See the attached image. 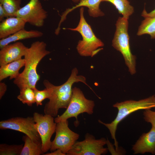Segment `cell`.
<instances>
[{
	"label": "cell",
	"mask_w": 155,
	"mask_h": 155,
	"mask_svg": "<svg viewBox=\"0 0 155 155\" xmlns=\"http://www.w3.org/2000/svg\"><path fill=\"white\" fill-rule=\"evenodd\" d=\"M78 69L75 67L73 68L67 81L58 86L53 85L47 80H44L43 84L49 90L51 94L49 101L46 104L44 108V114L56 117L60 109L67 108L72 97V86L74 83L82 82L91 89L87 84L85 77L78 75Z\"/></svg>",
	"instance_id": "obj_1"
},
{
	"label": "cell",
	"mask_w": 155,
	"mask_h": 155,
	"mask_svg": "<svg viewBox=\"0 0 155 155\" xmlns=\"http://www.w3.org/2000/svg\"><path fill=\"white\" fill-rule=\"evenodd\" d=\"M46 46L44 42L36 41L28 48L24 56V69L13 81L19 89L26 87L36 88V83L40 79L36 71L37 66L41 60L50 53L46 49Z\"/></svg>",
	"instance_id": "obj_2"
},
{
	"label": "cell",
	"mask_w": 155,
	"mask_h": 155,
	"mask_svg": "<svg viewBox=\"0 0 155 155\" xmlns=\"http://www.w3.org/2000/svg\"><path fill=\"white\" fill-rule=\"evenodd\" d=\"M113 106L117 108L118 111L116 117L112 121L106 123L100 120L98 121L109 130L111 138L114 140L116 150L117 151L119 147L115 134L118 124L133 112L140 110L151 109L155 108V96L153 95L138 101L130 100L117 102L113 105Z\"/></svg>",
	"instance_id": "obj_3"
},
{
	"label": "cell",
	"mask_w": 155,
	"mask_h": 155,
	"mask_svg": "<svg viewBox=\"0 0 155 155\" xmlns=\"http://www.w3.org/2000/svg\"><path fill=\"white\" fill-rule=\"evenodd\" d=\"M84 9L81 7L80 10V20L77 26L74 28H63L77 31L82 38L79 41L76 47L77 51L82 56L93 57L103 49V42L95 35L90 25L86 21L84 16Z\"/></svg>",
	"instance_id": "obj_4"
},
{
	"label": "cell",
	"mask_w": 155,
	"mask_h": 155,
	"mask_svg": "<svg viewBox=\"0 0 155 155\" xmlns=\"http://www.w3.org/2000/svg\"><path fill=\"white\" fill-rule=\"evenodd\" d=\"M116 30L112 46L122 55L125 64L131 75L136 73L135 56L131 53L128 33V20L119 17L116 23Z\"/></svg>",
	"instance_id": "obj_5"
},
{
	"label": "cell",
	"mask_w": 155,
	"mask_h": 155,
	"mask_svg": "<svg viewBox=\"0 0 155 155\" xmlns=\"http://www.w3.org/2000/svg\"><path fill=\"white\" fill-rule=\"evenodd\" d=\"M94 101L86 98L79 88L74 87L72 88V97L67 108L61 115L54 118L55 121L57 123L75 117L78 122V115L83 113L92 115L94 113Z\"/></svg>",
	"instance_id": "obj_6"
},
{
	"label": "cell",
	"mask_w": 155,
	"mask_h": 155,
	"mask_svg": "<svg viewBox=\"0 0 155 155\" xmlns=\"http://www.w3.org/2000/svg\"><path fill=\"white\" fill-rule=\"evenodd\" d=\"M68 120L56 123L55 136L50 150L51 152L59 149L65 155L79 138V135L69 127Z\"/></svg>",
	"instance_id": "obj_7"
},
{
	"label": "cell",
	"mask_w": 155,
	"mask_h": 155,
	"mask_svg": "<svg viewBox=\"0 0 155 155\" xmlns=\"http://www.w3.org/2000/svg\"><path fill=\"white\" fill-rule=\"evenodd\" d=\"M107 140L102 137L96 139L92 135L87 133L85 139L81 141H77L71 149L67 153V155H101L106 154L108 149L104 147Z\"/></svg>",
	"instance_id": "obj_8"
},
{
	"label": "cell",
	"mask_w": 155,
	"mask_h": 155,
	"mask_svg": "<svg viewBox=\"0 0 155 155\" xmlns=\"http://www.w3.org/2000/svg\"><path fill=\"white\" fill-rule=\"evenodd\" d=\"M0 129H10L21 132L28 136L35 143L42 144L33 117H17L1 121L0 122Z\"/></svg>",
	"instance_id": "obj_9"
},
{
	"label": "cell",
	"mask_w": 155,
	"mask_h": 155,
	"mask_svg": "<svg viewBox=\"0 0 155 155\" xmlns=\"http://www.w3.org/2000/svg\"><path fill=\"white\" fill-rule=\"evenodd\" d=\"M33 117L41 138L42 151L44 153H46L51 148L52 142L51 138L55 132L56 123L54 117L47 114L43 115L35 112Z\"/></svg>",
	"instance_id": "obj_10"
},
{
	"label": "cell",
	"mask_w": 155,
	"mask_h": 155,
	"mask_svg": "<svg viewBox=\"0 0 155 155\" xmlns=\"http://www.w3.org/2000/svg\"><path fill=\"white\" fill-rule=\"evenodd\" d=\"M47 15V12L43 8L40 0H30L17 12L15 16L22 18L31 25L40 27L43 26Z\"/></svg>",
	"instance_id": "obj_11"
},
{
	"label": "cell",
	"mask_w": 155,
	"mask_h": 155,
	"mask_svg": "<svg viewBox=\"0 0 155 155\" xmlns=\"http://www.w3.org/2000/svg\"><path fill=\"white\" fill-rule=\"evenodd\" d=\"M28 48L20 42L4 46L0 51V66L22 59Z\"/></svg>",
	"instance_id": "obj_12"
},
{
	"label": "cell",
	"mask_w": 155,
	"mask_h": 155,
	"mask_svg": "<svg viewBox=\"0 0 155 155\" xmlns=\"http://www.w3.org/2000/svg\"><path fill=\"white\" fill-rule=\"evenodd\" d=\"M132 150L134 154H155V129L152 127L148 132L143 133L133 146Z\"/></svg>",
	"instance_id": "obj_13"
},
{
	"label": "cell",
	"mask_w": 155,
	"mask_h": 155,
	"mask_svg": "<svg viewBox=\"0 0 155 155\" xmlns=\"http://www.w3.org/2000/svg\"><path fill=\"white\" fill-rule=\"evenodd\" d=\"M26 22L17 17H8L0 23V39L6 38L24 28Z\"/></svg>",
	"instance_id": "obj_14"
},
{
	"label": "cell",
	"mask_w": 155,
	"mask_h": 155,
	"mask_svg": "<svg viewBox=\"0 0 155 155\" xmlns=\"http://www.w3.org/2000/svg\"><path fill=\"white\" fill-rule=\"evenodd\" d=\"M102 0H81L78 4L71 8L67 9L61 16L59 25L66 19L67 15L70 12L80 7H85L88 9L89 15L93 18H97L104 16V14L100 9L99 6Z\"/></svg>",
	"instance_id": "obj_15"
},
{
	"label": "cell",
	"mask_w": 155,
	"mask_h": 155,
	"mask_svg": "<svg viewBox=\"0 0 155 155\" xmlns=\"http://www.w3.org/2000/svg\"><path fill=\"white\" fill-rule=\"evenodd\" d=\"M43 33L37 30L28 31L24 28L22 29L9 36L0 40V49L10 43L26 39L38 38L42 36Z\"/></svg>",
	"instance_id": "obj_16"
},
{
	"label": "cell",
	"mask_w": 155,
	"mask_h": 155,
	"mask_svg": "<svg viewBox=\"0 0 155 155\" xmlns=\"http://www.w3.org/2000/svg\"><path fill=\"white\" fill-rule=\"evenodd\" d=\"M25 63L24 59H21L0 66V82L8 77L10 80L16 78L20 74V69L24 66Z\"/></svg>",
	"instance_id": "obj_17"
},
{
	"label": "cell",
	"mask_w": 155,
	"mask_h": 155,
	"mask_svg": "<svg viewBox=\"0 0 155 155\" xmlns=\"http://www.w3.org/2000/svg\"><path fill=\"white\" fill-rule=\"evenodd\" d=\"M22 140L24 142L20 155H40L43 154L42 144L34 142L26 135L23 136Z\"/></svg>",
	"instance_id": "obj_18"
},
{
	"label": "cell",
	"mask_w": 155,
	"mask_h": 155,
	"mask_svg": "<svg viewBox=\"0 0 155 155\" xmlns=\"http://www.w3.org/2000/svg\"><path fill=\"white\" fill-rule=\"evenodd\" d=\"M103 1L108 2L113 4L119 13L126 19L128 20L130 16L134 12V8L128 0H102Z\"/></svg>",
	"instance_id": "obj_19"
},
{
	"label": "cell",
	"mask_w": 155,
	"mask_h": 155,
	"mask_svg": "<svg viewBox=\"0 0 155 155\" xmlns=\"http://www.w3.org/2000/svg\"><path fill=\"white\" fill-rule=\"evenodd\" d=\"M138 28L137 35H149L152 39L155 38V16L144 18Z\"/></svg>",
	"instance_id": "obj_20"
},
{
	"label": "cell",
	"mask_w": 155,
	"mask_h": 155,
	"mask_svg": "<svg viewBox=\"0 0 155 155\" xmlns=\"http://www.w3.org/2000/svg\"><path fill=\"white\" fill-rule=\"evenodd\" d=\"M20 93L17 98L24 104L32 106L35 103L34 90L30 87H26L20 89Z\"/></svg>",
	"instance_id": "obj_21"
},
{
	"label": "cell",
	"mask_w": 155,
	"mask_h": 155,
	"mask_svg": "<svg viewBox=\"0 0 155 155\" xmlns=\"http://www.w3.org/2000/svg\"><path fill=\"white\" fill-rule=\"evenodd\" d=\"M21 0H0V3L8 17H15L17 12L21 8Z\"/></svg>",
	"instance_id": "obj_22"
},
{
	"label": "cell",
	"mask_w": 155,
	"mask_h": 155,
	"mask_svg": "<svg viewBox=\"0 0 155 155\" xmlns=\"http://www.w3.org/2000/svg\"><path fill=\"white\" fill-rule=\"evenodd\" d=\"M23 144L9 145L5 144L0 145V155H20Z\"/></svg>",
	"instance_id": "obj_23"
},
{
	"label": "cell",
	"mask_w": 155,
	"mask_h": 155,
	"mask_svg": "<svg viewBox=\"0 0 155 155\" xmlns=\"http://www.w3.org/2000/svg\"><path fill=\"white\" fill-rule=\"evenodd\" d=\"M35 103L37 106L42 105V102L45 99L50 98L51 95L49 90L45 88L40 90L37 88L34 90Z\"/></svg>",
	"instance_id": "obj_24"
},
{
	"label": "cell",
	"mask_w": 155,
	"mask_h": 155,
	"mask_svg": "<svg viewBox=\"0 0 155 155\" xmlns=\"http://www.w3.org/2000/svg\"><path fill=\"white\" fill-rule=\"evenodd\" d=\"M143 115L144 120L150 123L152 127L155 129V111L151 109L144 110Z\"/></svg>",
	"instance_id": "obj_25"
},
{
	"label": "cell",
	"mask_w": 155,
	"mask_h": 155,
	"mask_svg": "<svg viewBox=\"0 0 155 155\" xmlns=\"http://www.w3.org/2000/svg\"><path fill=\"white\" fill-rule=\"evenodd\" d=\"M7 86L4 82H0V99H1L6 92Z\"/></svg>",
	"instance_id": "obj_26"
},
{
	"label": "cell",
	"mask_w": 155,
	"mask_h": 155,
	"mask_svg": "<svg viewBox=\"0 0 155 155\" xmlns=\"http://www.w3.org/2000/svg\"><path fill=\"white\" fill-rule=\"evenodd\" d=\"M8 17L7 14L2 5L0 3V21H2L5 18Z\"/></svg>",
	"instance_id": "obj_27"
},
{
	"label": "cell",
	"mask_w": 155,
	"mask_h": 155,
	"mask_svg": "<svg viewBox=\"0 0 155 155\" xmlns=\"http://www.w3.org/2000/svg\"><path fill=\"white\" fill-rule=\"evenodd\" d=\"M142 16L143 17H153L155 16V8L154 10L149 13L147 12L145 8H144L142 12Z\"/></svg>",
	"instance_id": "obj_28"
},
{
	"label": "cell",
	"mask_w": 155,
	"mask_h": 155,
	"mask_svg": "<svg viewBox=\"0 0 155 155\" xmlns=\"http://www.w3.org/2000/svg\"><path fill=\"white\" fill-rule=\"evenodd\" d=\"M44 155H65L59 149H57L54 151L51 152L50 153H46L44 154Z\"/></svg>",
	"instance_id": "obj_29"
},
{
	"label": "cell",
	"mask_w": 155,
	"mask_h": 155,
	"mask_svg": "<svg viewBox=\"0 0 155 155\" xmlns=\"http://www.w3.org/2000/svg\"><path fill=\"white\" fill-rule=\"evenodd\" d=\"M72 1L75 3H79L81 0H72Z\"/></svg>",
	"instance_id": "obj_30"
}]
</instances>
